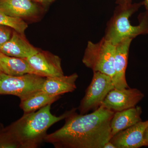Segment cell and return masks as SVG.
Here are the masks:
<instances>
[{
  "label": "cell",
  "instance_id": "cell-17",
  "mask_svg": "<svg viewBox=\"0 0 148 148\" xmlns=\"http://www.w3.org/2000/svg\"><path fill=\"white\" fill-rule=\"evenodd\" d=\"M0 26H5L13 29L21 34H24L28 28L26 21L17 17H13L0 12Z\"/></svg>",
  "mask_w": 148,
  "mask_h": 148
},
{
  "label": "cell",
  "instance_id": "cell-7",
  "mask_svg": "<svg viewBox=\"0 0 148 148\" xmlns=\"http://www.w3.org/2000/svg\"><path fill=\"white\" fill-rule=\"evenodd\" d=\"M46 10L35 0H0V12L25 21H38Z\"/></svg>",
  "mask_w": 148,
  "mask_h": 148
},
{
  "label": "cell",
  "instance_id": "cell-16",
  "mask_svg": "<svg viewBox=\"0 0 148 148\" xmlns=\"http://www.w3.org/2000/svg\"><path fill=\"white\" fill-rule=\"evenodd\" d=\"M0 68L1 72L9 75L35 74L26 59L11 57L1 53H0Z\"/></svg>",
  "mask_w": 148,
  "mask_h": 148
},
{
  "label": "cell",
  "instance_id": "cell-25",
  "mask_svg": "<svg viewBox=\"0 0 148 148\" xmlns=\"http://www.w3.org/2000/svg\"><path fill=\"white\" fill-rule=\"evenodd\" d=\"M1 68H0V72H1Z\"/></svg>",
  "mask_w": 148,
  "mask_h": 148
},
{
  "label": "cell",
  "instance_id": "cell-10",
  "mask_svg": "<svg viewBox=\"0 0 148 148\" xmlns=\"http://www.w3.org/2000/svg\"><path fill=\"white\" fill-rule=\"evenodd\" d=\"M148 126V120L140 121L119 132L110 141L116 148H138L146 146L144 133Z\"/></svg>",
  "mask_w": 148,
  "mask_h": 148
},
{
  "label": "cell",
  "instance_id": "cell-15",
  "mask_svg": "<svg viewBox=\"0 0 148 148\" xmlns=\"http://www.w3.org/2000/svg\"><path fill=\"white\" fill-rule=\"evenodd\" d=\"M61 95H53L41 90L31 94L21 100L20 108L24 113L36 112L58 100Z\"/></svg>",
  "mask_w": 148,
  "mask_h": 148
},
{
  "label": "cell",
  "instance_id": "cell-6",
  "mask_svg": "<svg viewBox=\"0 0 148 148\" xmlns=\"http://www.w3.org/2000/svg\"><path fill=\"white\" fill-rule=\"evenodd\" d=\"M114 88L110 76L100 72H93L92 81L78 107L80 114H84L98 109L108 93Z\"/></svg>",
  "mask_w": 148,
  "mask_h": 148
},
{
  "label": "cell",
  "instance_id": "cell-23",
  "mask_svg": "<svg viewBox=\"0 0 148 148\" xmlns=\"http://www.w3.org/2000/svg\"><path fill=\"white\" fill-rule=\"evenodd\" d=\"M103 148H116L115 146L110 141H109V142H107L105 144L104 146H103Z\"/></svg>",
  "mask_w": 148,
  "mask_h": 148
},
{
  "label": "cell",
  "instance_id": "cell-14",
  "mask_svg": "<svg viewBox=\"0 0 148 148\" xmlns=\"http://www.w3.org/2000/svg\"><path fill=\"white\" fill-rule=\"evenodd\" d=\"M142 114L141 107L136 106L124 110L115 112L111 121L112 138L121 131L142 121Z\"/></svg>",
  "mask_w": 148,
  "mask_h": 148
},
{
  "label": "cell",
  "instance_id": "cell-19",
  "mask_svg": "<svg viewBox=\"0 0 148 148\" xmlns=\"http://www.w3.org/2000/svg\"><path fill=\"white\" fill-rule=\"evenodd\" d=\"M13 30L10 27L0 26V46L10 38Z\"/></svg>",
  "mask_w": 148,
  "mask_h": 148
},
{
  "label": "cell",
  "instance_id": "cell-2",
  "mask_svg": "<svg viewBox=\"0 0 148 148\" xmlns=\"http://www.w3.org/2000/svg\"><path fill=\"white\" fill-rule=\"evenodd\" d=\"M49 104L36 112L24 113L19 119L5 127L19 144L20 148H36L44 142L49 128L53 124L65 119L76 111L73 108L60 116L51 112Z\"/></svg>",
  "mask_w": 148,
  "mask_h": 148
},
{
  "label": "cell",
  "instance_id": "cell-26",
  "mask_svg": "<svg viewBox=\"0 0 148 148\" xmlns=\"http://www.w3.org/2000/svg\"><path fill=\"white\" fill-rule=\"evenodd\" d=\"M0 53H1V52H0Z\"/></svg>",
  "mask_w": 148,
  "mask_h": 148
},
{
  "label": "cell",
  "instance_id": "cell-8",
  "mask_svg": "<svg viewBox=\"0 0 148 148\" xmlns=\"http://www.w3.org/2000/svg\"><path fill=\"white\" fill-rule=\"evenodd\" d=\"M26 59L36 75L45 77L64 75L61 58L47 51L39 49Z\"/></svg>",
  "mask_w": 148,
  "mask_h": 148
},
{
  "label": "cell",
  "instance_id": "cell-5",
  "mask_svg": "<svg viewBox=\"0 0 148 148\" xmlns=\"http://www.w3.org/2000/svg\"><path fill=\"white\" fill-rule=\"evenodd\" d=\"M45 78L33 73L11 76L0 72V95H15L22 100L42 90Z\"/></svg>",
  "mask_w": 148,
  "mask_h": 148
},
{
  "label": "cell",
  "instance_id": "cell-11",
  "mask_svg": "<svg viewBox=\"0 0 148 148\" xmlns=\"http://www.w3.org/2000/svg\"><path fill=\"white\" fill-rule=\"evenodd\" d=\"M132 40L127 39L116 45L114 59V75L112 81L114 88L116 89L121 90L129 88L126 82L125 72L130 47Z\"/></svg>",
  "mask_w": 148,
  "mask_h": 148
},
{
  "label": "cell",
  "instance_id": "cell-12",
  "mask_svg": "<svg viewBox=\"0 0 148 148\" xmlns=\"http://www.w3.org/2000/svg\"><path fill=\"white\" fill-rule=\"evenodd\" d=\"M39 49L32 45L21 34L13 30L12 36L0 46V52L8 56L27 59L37 52Z\"/></svg>",
  "mask_w": 148,
  "mask_h": 148
},
{
  "label": "cell",
  "instance_id": "cell-9",
  "mask_svg": "<svg viewBox=\"0 0 148 148\" xmlns=\"http://www.w3.org/2000/svg\"><path fill=\"white\" fill-rule=\"evenodd\" d=\"M144 96L137 88H114L108 93L101 106L114 112H120L135 107Z\"/></svg>",
  "mask_w": 148,
  "mask_h": 148
},
{
  "label": "cell",
  "instance_id": "cell-18",
  "mask_svg": "<svg viewBox=\"0 0 148 148\" xmlns=\"http://www.w3.org/2000/svg\"><path fill=\"white\" fill-rule=\"evenodd\" d=\"M20 148L19 144L0 123V148Z\"/></svg>",
  "mask_w": 148,
  "mask_h": 148
},
{
  "label": "cell",
  "instance_id": "cell-22",
  "mask_svg": "<svg viewBox=\"0 0 148 148\" xmlns=\"http://www.w3.org/2000/svg\"><path fill=\"white\" fill-rule=\"evenodd\" d=\"M144 137L145 143L146 147H148V126L145 131Z\"/></svg>",
  "mask_w": 148,
  "mask_h": 148
},
{
  "label": "cell",
  "instance_id": "cell-21",
  "mask_svg": "<svg viewBox=\"0 0 148 148\" xmlns=\"http://www.w3.org/2000/svg\"><path fill=\"white\" fill-rule=\"evenodd\" d=\"M118 5L125 7L132 3V0H116Z\"/></svg>",
  "mask_w": 148,
  "mask_h": 148
},
{
  "label": "cell",
  "instance_id": "cell-3",
  "mask_svg": "<svg viewBox=\"0 0 148 148\" xmlns=\"http://www.w3.org/2000/svg\"><path fill=\"white\" fill-rule=\"evenodd\" d=\"M143 5V3H132L127 6L118 5L108 22L104 38L114 45L127 39H133L141 35L148 34V12L141 14L139 24L133 26L130 18Z\"/></svg>",
  "mask_w": 148,
  "mask_h": 148
},
{
  "label": "cell",
  "instance_id": "cell-4",
  "mask_svg": "<svg viewBox=\"0 0 148 148\" xmlns=\"http://www.w3.org/2000/svg\"><path fill=\"white\" fill-rule=\"evenodd\" d=\"M116 45L103 37L100 41H88L82 58L84 64L94 72L114 75V59Z\"/></svg>",
  "mask_w": 148,
  "mask_h": 148
},
{
  "label": "cell",
  "instance_id": "cell-20",
  "mask_svg": "<svg viewBox=\"0 0 148 148\" xmlns=\"http://www.w3.org/2000/svg\"><path fill=\"white\" fill-rule=\"evenodd\" d=\"M35 1L47 8L51 4L54 2L56 0H35Z\"/></svg>",
  "mask_w": 148,
  "mask_h": 148
},
{
  "label": "cell",
  "instance_id": "cell-24",
  "mask_svg": "<svg viewBox=\"0 0 148 148\" xmlns=\"http://www.w3.org/2000/svg\"><path fill=\"white\" fill-rule=\"evenodd\" d=\"M143 5L145 6L146 11L148 12V0H144L143 2Z\"/></svg>",
  "mask_w": 148,
  "mask_h": 148
},
{
  "label": "cell",
  "instance_id": "cell-13",
  "mask_svg": "<svg viewBox=\"0 0 148 148\" xmlns=\"http://www.w3.org/2000/svg\"><path fill=\"white\" fill-rule=\"evenodd\" d=\"M78 78L76 73L69 76L46 77L42 90L53 95H61L72 92L77 88L76 82Z\"/></svg>",
  "mask_w": 148,
  "mask_h": 148
},
{
  "label": "cell",
  "instance_id": "cell-1",
  "mask_svg": "<svg viewBox=\"0 0 148 148\" xmlns=\"http://www.w3.org/2000/svg\"><path fill=\"white\" fill-rule=\"evenodd\" d=\"M114 112L101 106L88 114L72 113L63 127L46 135L44 142L56 148H103L110 140Z\"/></svg>",
  "mask_w": 148,
  "mask_h": 148
}]
</instances>
